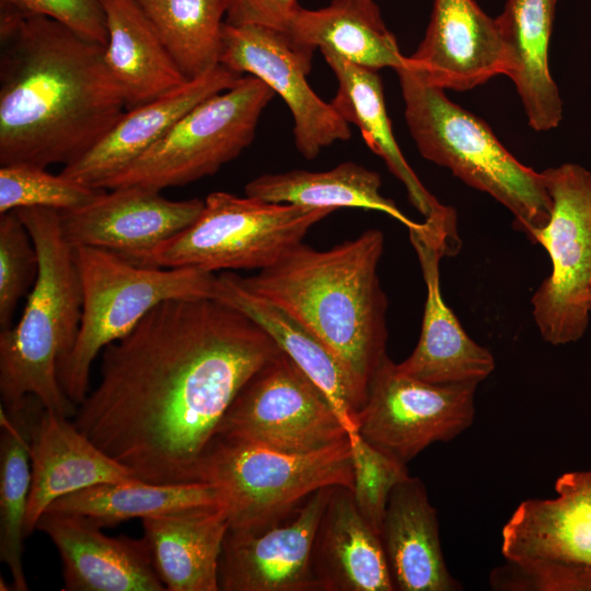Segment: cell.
<instances>
[{
    "label": "cell",
    "instance_id": "cell-1",
    "mask_svg": "<svg viewBox=\"0 0 591 591\" xmlns=\"http://www.w3.org/2000/svg\"><path fill=\"white\" fill-rule=\"evenodd\" d=\"M280 351L217 299L164 301L103 349L101 380L73 422L142 482H196L234 398Z\"/></svg>",
    "mask_w": 591,
    "mask_h": 591
},
{
    "label": "cell",
    "instance_id": "cell-2",
    "mask_svg": "<svg viewBox=\"0 0 591 591\" xmlns=\"http://www.w3.org/2000/svg\"><path fill=\"white\" fill-rule=\"evenodd\" d=\"M127 111L104 46L40 15L0 13V165L63 166Z\"/></svg>",
    "mask_w": 591,
    "mask_h": 591
},
{
    "label": "cell",
    "instance_id": "cell-3",
    "mask_svg": "<svg viewBox=\"0 0 591 591\" xmlns=\"http://www.w3.org/2000/svg\"><path fill=\"white\" fill-rule=\"evenodd\" d=\"M383 251V232L369 229L325 251L301 242L257 274L236 275L247 291L308 327L337 358L364 399L386 356L387 298L378 275Z\"/></svg>",
    "mask_w": 591,
    "mask_h": 591
},
{
    "label": "cell",
    "instance_id": "cell-4",
    "mask_svg": "<svg viewBox=\"0 0 591 591\" xmlns=\"http://www.w3.org/2000/svg\"><path fill=\"white\" fill-rule=\"evenodd\" d=\"M14 211L36 247L38 274L20 321L0 331L1 408L15 413L33 396L45 409L73 417L78 406L62 391L58 366L73 349L81 322L74 251L62 235L59 211Z\"/></svg>",
    "mask_w": 591,
    "mask_h": 591
},
{
    "label": "cell",
    "instance_id": "cell-5",
    "mask_svg": "<svg viewBox=\"0 0 591 591\" xmlns=\"http://www.w3.org/2000/svg\"><path fill=\"white\" fill-rule=\"evenodd\" d=\"M395 71L420 154L499 201L512 213L514 228L532 242L551 217L542 172L517 160L484 120L453 103L443 89L424 81L406 63Z\"/></svg>",
    "mask_w": 591,
    "mask_h": 591
},
{
    "label": "cell",
    "instance_id": "cell-6",
    "mask_svg": "<svg viewBox=\"0 0 591 591\" xmlns=\"http://www.w3.org/2000/svg\"><path fill=\"white\" fill-rule=\"evenodd\" d=\"M73 251L82 314L73 349L58 366V379L78 406L89 393L91 366L101 350L130 333L164 301L215 299L218 277L193 267H143L96 247L77 246Z\"/></svg>",
    "mask_w": 591,
    "mask_h": 591
},
{
    "label": "cell",
    "instance_id": "cell-7",
    "mask_svg": "<svg viewBox=\"0 0 591 591\" xmlns=\"http://www.w3.org/2000/svg\"><path fill=\"white\" fill-rule=\"evenodd\" d=\"M196 482L218 488L230 530L258 532L289 517L318 489L352 490L349 437L310 453L215 437L198 464Z\"/></svg>",
    "mask_w": 591,
    "mask_h": 591
},
{
    "label": "cell",
    "instance_id": "cell-8",
    "mask_svg": "<svg viewBox=\"0 0 591 591\" xmlns=\"http://www.w3.org/2000/svg\"><path fill=\"white\" fill-rule=\"evenodd\" d=\"M553 499L522 501L501 532L495 590L591 591V470L565 473Z\"/></svg>",
    "mask_w": 591,
    "mask_h": 591
},
{
    "label": "cell",
    "instance_id": "cell-9",
    "mask_svg": "<svg viewBox=\"0 0 591 591\" xmlns=\"http://www.w3.org/2000/svg\"><path fill=\"white\" fill-rule=\"evenodd\" d=\"M332 209L275 204L213 192L185 230L137 260L143 267L262 270L303 242Z\"/></svg>",
    "mask_w": 591,
    "mask_h": 591
},
{
    "label": "cell",
    "instance_id": "cell-10",
    "mask_svg": "<svg viewBox=\"0 0 591 591\" xmlns=\"http://www.w3.org/2000/svg\"><path fill=\"white\" fill-rule=\"evenodd\" d=\"M274 96L264 81L244 74L232 88L195 105L103 189L137 185L161 192L217 173L251 146Z\"/></svg>",
    "mask_w": 591,
    "mask_h": 591
},
{
    "label": "cell",
    "instance_id": "cell-11",
    "mask_svg": "<svg viewBox=\"0 0 591 591\" xmlns=\"http://www.w3.org/2000/svg\"><path fill=\"white\" fill-rule=\"evenodd\" d=\"M551 217L532 243L547 252L552 269L532 297L542 338L552 345L579 340L590 321L591 171L564 163L542 172Z\"/></svg>",
    "mask_w": 591,
    "mask_h": 591
},
{
    "label": "cell",
    "instance_id": "cell-12",
    "mask_svg": "<svg viewBox=\"0 0 591 591\" xmlns=\"http://www.w3.org/2000/svg\"><path fill=\"white\" fill-rule=\"evenodd\" d=\"M216 437L286 453H310L348 437L321 389L282 350L241 389Z\"/></svg>",
    "mask_w": 591,
    "mask_h": 591
},
{
    "label": "cell",
    "instance_id": "cell-13",
    "mask_svg": "<svg viewBox=\"0 0 591 591\" xmlns=\"http://www.w3.org/2000/svg\"><path fill=\"white\" fill-rule=\"evenodd\" d=\"M477 385L413 378L386 355L370 380L357 432L407 465L430 444L453 440L472 426Z\"/></svg>",
    "mask_w": 591,
    "mask_h": 591
},
{
    "label": "cell",
    "instance_id": "cell-14",
    "mask_svg": "<svg viewBox=\"0 0 591 591\" xmlns=\"http://www.w3.org/2000/svg\"><path fill=\"white\" fill-rule=\"evenodd\" d=\"M220 65L264 81L287 104L299 153L312 160L324 148L351 137L349 124L312 90V58L297 50L286 32L255 24L222 27Z\"/></svg>",
    "mask_w": 591,
    "mask_h": 591
},
{
    "label": "cell",
    "instance_id": "cell-15",
    "mask_svg": "<svg viewBox=\"0 0 591 591\" xmlns=\"http://www.w3.org/2000/svg\"><path fill=\"white\" fill-rule=\"evenodd\" d=\"M408 231L427 296L418 343L396 367L401 372L429 383L478 384L495 370V358L466 334L444 302L440 287V259L455 254L461 246L456 215L427 219Z\"/></svg>",
    "mask_w": 591,
    "mask_h": 591
},
{
    "label": "cell",
    "instance_id": "cell-16",
    "mask_svg": "<svg viewBox=\"0 0 591 591\" xmlns=\"http://www.w3.org/2000/svg\"><path fill=\"white\" fill-rule=\"evenodd\" d=\"M334 487L313 493L289 517L265 530L229 529L219 566L220 590L320 591L312 549Z\"/></svg>",
    "mask_w": 591,
    "mask_h": 591
},
{
    "label": "cell",
    "instance_id": "cell-17",
    "mask_svg": "<svg viewBox=\"0 0 591 591\" xmlns=\"http://www.w3.org/2000/svg\"><path fill=\"white\" fill-rule=\"evenodd\" d=\"M204 200H170L159 190L120 186L104 190L89 204L59 211L60 227L72 246L109 251L130 263L189 227Z\"/></svg>",
    "mask_w": 591,
    "mask_h": 591
},
{
    "label": "cell",
    "instance_id": "cell-18",
    "mask_svg": "<svg viewBox=\"0 0 591 591\" xmlns=\"http://www.w3.org/2000/svg\"><path fill=\"white\" fill-rule=\"evenodd\" d=\"M406 65L443 90L467 91L510 70L496 19L474 0H434L425 36Z\"/></svg>",
    "mask_w": 591,
    "mask_h": 591
},
{
    "label": "cell",
    "instance_id": "cell-19",
    "mask_svg": "<svg viewBox=\"0 0 591 591\" xmlns=\"http://www.w3.org/2000/svg\"><path fill=\"white\" fill-rule=\"evenodd\" d=\"M92 519L46 511L36 524L57 547L65 591H164L147 541L112 537Z\"/></svg>",
    "mask_w": 591,
    "mask_h": 591
},
{
    "label": "cell",
    "instance_id": "cell-20",
    "mask_svg": "<svg viewBox=\"0 0 591 591\" xmlns=\"http://www.w3.org/2000/svg\"><path fill=\"white\" fill-rule=\"evenodd\" d=\"M242 77L218 65L163 96L127 109L93 148L63 166L60 174L103 189L108 179L159 141L195 105L232 88Z\"/></svg>",
    "mask_w": 591,
    "mask_h": 591
},
{
    "label": "cell",
    "instance_id": "cell-21",
    "mask_svg": "<svg viewBox=\"0 0 591 591\" xmlns=\"http://www.w3.org/2000/svg\"><path fill=\"white\" fill-rule=\"evenodd\" d=\"M30 455L32 483L25 536L36 530L47 508L66 495L100 484L142 482L101 450L68 417L50 409L43 408L34 422Z\"/></svg>",
    "mask_w": 591,
    "mask_h": 591
},
{
    "label": "cell",
    "instance_id": "cell-22",
    "mask_svg": "<svg viewBox=\"0 0 591 591\" xmlns=\"http://www.w3.org/2000/svg\"><path fill=\"white\" fill-rule=\"evenodd\" d=\"M312 569L321 591L395 590L381 536L350 488H333L316 530Z\"/></svg>",
    "mask_w": 591,
    "mask_h": 591
},
{
    "label": "cell",
    "instance_id": "cell-23",
    "mask_svg": "<svg viewBox=\"0 0 591 591\" xmlns=\"http://www.w3.org/2000/svg\"><path fill=\"white\" fill-rule=\"evenodd\" d=\"M215 299L255 322L325 394L348 432L357 431L366 399L333 352L280 306L247 291L236 274L218 276Z\"/></svg>",
    "mask_w": 591,
    "mask_h": 591
},
{
    "label": "cell",
    "instance_id": "cell-24",
    "mask_svg": "<svg viewBox=\"0 0 591 591\" xmlns=\"http://www.w3.org/2000/svg\"><path fill=\"white\" fill-rule=\"evenodd\" d=\"M380 536L395 590L462 589L448 570L438 513L418 477L409 476L392 490Z\"/></svg>",
    "mask_w": 591,
    "mask_h": 591
},
{
    "label": "cell",
    "instance_id": "cell-25",
    "mask_svg": "<svg viewBox=\"0 0 591 591\" xmlns=\"http://www.w3.org/2000/svg\"><path fill=\"white\" fill-rule=\"evenodd\" d=\"M154 568L169 591H218L228 513L195 506L142 519Z\"/></svg>",
    "mask_w": 591,
    "mask_h": 591
},
{
    "label": "cell",
    "instance_id": "cell-26",
    "mask_svg": "<svg viewBox=\"0 0 591 591\" xmlns=\"http://www.w3.org/2000/svg\"><path fill=\"white\" fill-rule=\"evenodd\" d=\"M293 47L313 59L331 49L346 60L373 70L406 63L396 37L372 0H332L321 9L299 7L285 31Z\"/></svg>",
    "mask_w": 591,
    "mask_h": 591
},
{
    "label": "cell",
    "instance_id": "cell-27",
    "mask_svg": "<svg viewBox=\"0 0 591 591\" xmlns=\"http://www.w3.org/2000/svg\"><path fill=\"white\" fill-rule=\"evenodd\" d=\"M555 7L556 0H507L496 18L510 57L507 77L536 131L556 128L563 118L559 90L548 65Z\"/></svg>",
    "mask_w": 591,
    "mask_h": 591
},
{
    "label": "cell",
    "instance_id": "cell-28",
    "mask_svg": "<svg viewBox=\"0 0 591 591\" xmlns=\"http://www.w3.org/2000/svg\"><path fill=\"white\" fill-rule=\"evenodd\" d=\"M107 27L105 62L131 109L188 80L166 50L136 0H100Z\"/></svg>",
    "mask_w": 591,
    "mask_h": 591
},
{
    "label": "cell",
    "instance_id": "cell-29",
    "mask_svg": "<svg viewBox=\"0 0 591 591\" xmlns=\"http://www.w3.org/2000/svg\"><path fill=\"white\" fill-rule=\"evenodd\" d=\"M320 50L337 80L329 102L334 109L359 128L367 146L405 186L409 201L425 219L439 215L445 206L422 185L395 140L379 71L352 63L331 49Z\"/></svg>",
    "mask_w": 591,
    "mask_h": 591
},
{
    "label": "cell",
    "instance_id": "cell-30",
    "mask_svg": "<svg viewBox=\"0 0 591 591\" xmlns=\"http://www.w3.org/2000/svg\"><path fill=\"white\" fill-rule=\"evenodd\" d=\"M381 185L378 172L348 161L327 171L292 170L263 174L246 184L245 195L268 202L333 211L339 208L374 210L399 221L407 229L416 227L418 222L381 194Z\"/></svg>",
    "mask_w": 591,
    "mask_h": 591
},
{
    "label": "cell",
    "instance_id": "cell-31",
    "mask_svg": "<svg viewBox=\"0 0 591 591\" xmlns=\"http://www.w3.org/2000/svg\"><path fill=\"white\" fill-rule=\"evenodd\" d=\"M44 406L30 396L15 413H0V559L11 573L12 589L28 590L23 568L24 524L32 483L30 440Z\"/></svg>",
    "mask_w": 591,
    "mask_h": 591
},
{
    "label": "cell",
    "instance_id": "cell-32",
    "mask_svg": "<svg viewBox=\"0 0 591 591\" xmlns=\"http://www.w3.org/2000/svg\"><path fill=\"white\" fill-rule=\"evenodd\" d=\"M208 505H221L218 488L208 483L134 482L100 484L84 488L55 500L46 511L81 514L92 519L101 528H112L131 519L142 520Z\"/></svg>",
    "mask_w": 591,
    "mask_h": 591
},
{
    "label": "cell",
    "instance_id": "cell-33",
    "mask_svg": "<svg viewBox=\"0 0 591 591\" xmlns=\"http://www.w3.org/2000/svg\"><path fill=\"white\" fill-rule=\"evenodd\" d=\"M189 81L220 65L228 0H136Z\"/></svg>",
    "mask_w": 591,
    "mask_h": 591
},
{
    "label": "cell",
    "instance_id": "cell-34",
    "mask_svg": "<svg viewBox=\"0 0 591 591\" xmlns=\"http://www.w3.org/2000/svg\"><path fill=\"white\" fill-rule=\"evenodd\" d=\"M103 189L48 173L45 167L10 164L0 167V215L20 208L67 211L95 199Z\"/></svg>",
    "mask_w": 591,
    "mask_h": 591
},
{
    "label": "cell",
    "instance_id": "cell-35",
    "mask_svg": "<svg viewBox=\"0 0 591 591\" xmlns=\"http://www.w3.org/2000/svg\"><path fill=\"white\" fill-rule=\"evenodd\" d=\"M348 437L354 500L362 517L380 535L392 490L410 475L406 464L372 447L357 431L348 432Z\"/></svg>",
    "mask_w": 591,
    "mask_h": 591
},
{
    "label": "cell",
    "instance_id": "cell-36",
    "mask_svg": "<svg viewBox=\"0 0 591 591\" xmlns=\"http://www.w3.org/2000/svg\"><path fill=\"white\" fill-rule=\"evenodd\" d=\"M38 256L32 236L13 211L0 215V329L12 326L20 299L33 288Z\"/></svg>",
    "mask_w": 591,
    "mask_h": 591
},
{
    "label": "cell",
    "instance_id": "cell-37",
    "mask_svg": "<svg viewBox=\"0 0 591 591\" xmlns=\"http://www.w3.org/2000/svg\"><path fill=\"white\" fill-rule=\"evenodd\" d=\"M0 7L53 19L81 37L107 44L106 18L100 0H0Z\"/></svg>",
    "mask_w": 591,
    "mask_h": 591
},
{
    "label": "cell",
    "instance_id": "cell-38",
    "mask_svg": "<svg viewBox=\"0 0 591 591\" xmlns=\"http://www.w3.org/2000/svg\"><path fill=\"white\" fill-rule=\"evenodd\" d=\"M299 7L297 0H228L224 22L263 25L285 32Z\"/></svg>",
    "mask_w": 591,
    "mask_h": 591
},
{
    "label": "cell",
    "instance_id": "cell-39",
    "mask_svg": "<svg viewBox=\"0 0 591 591\" xmlns=\"http://www.w3.org/2000/svg\"><path fill=\"white\" fill-rule=\"evenodd\" d=\"M589 305H590V310H591V292H590V297H589Z\"/></svg>",
    "mask_w": 591,
    "mask_h": 591
}]
</instances>
